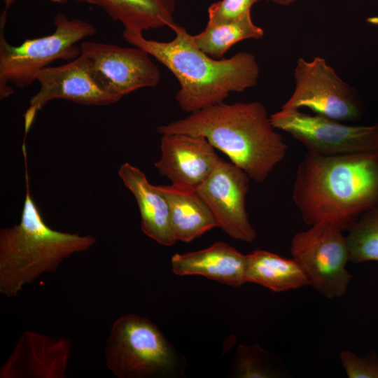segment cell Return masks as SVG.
<instances>
[{"label": "cell", "instance_id": "1", "mask_svg": "<svg viewBox=\"0 0 378 378\" xmlns=\"http://www.w3.org/2000/svg\"><path fill=\"white\" fill-rule=\"evenodd\" d=\"M292 197L307 225L328 223L348 230L378 206V153H307L298 164Z\"/></svg>", "mask_w": 378, "mask_h": 378}, {"label": "cell", "instance_id": "2", "mask_svg": "<svg viewBox=\"0 0 378 378\" xmlns=\"http://www.w3.org/2000/svg\"><path fill=\"white\" fill-rule=\"evenodd\" d=\"M173 40L147 39L143 32L125 30L124 39L146 51L176 78L180 89L176 100L181 110L192 113L224 102L231 92H242L255 86L259 66L255 57L239 52L228 59H215L195 44L192 35L176 24Z\"/></svg>", "mask_w": 378, "mask_h": 378}, {"label": "cell", "instance_id": "3", "mask_svg": "<svg viewBox=\"0 0 378 378\" xmlns=\"http://www.w3.org/2000/svg\"><path fill=\"white\" fill-rule=\"evenodd\" d=\"M260 102L215 104L157 127L160 134L202 136L254 181L264 182L288 146Z\"/></svg>", "mask_w": 378, "mask_h": 378}, {"label": "cell", "instance_id": "4", "mask_svg": "<svg viewBox=\"0 0 378 378\" xmlns=\"http://www.w3.org/2000/svg\"><path fill=\"white\" fill-rule=\"evenodd\" d=\"M25 162L26 195L18 224L0 230V293L15 298L23 287L45 273L55 272L72 255L86 251L97 242L82 235L50 227L30 192Z\"/></svg>", "mask_w": 378, "mask_h": 378}, {"label": "cell", "instance_id": "5", "mask_svg": "<svg viewBox=\"0 0 378 378\" xmlns=\"http://www.w3.org/2000/svg\"><path fill=\"white\" fill-rule=\"evenodd\" d=\"M105 360L118 378L183 375L185 357L150 320L135 314L119 316L106 339Z\"/></svg>", "mask_w": 378, "mask_h": 378}, {"label": "cell", "instance_id": "6", "mask_svg": "<svg viewBox=\"0 0 378 378\" xmlns=\"http://www.w3.org/2000/svg\"><path fill=\"white\" fill-rule=\"evenodd\" d=\"M6 11L1 18L0 98L13 92L10 85L26 87L36 80L37 74L58 59L72 60L80 55L76 43L97 33L95 27L78 18L57 13L53 20L54 31L49 35L24 40L13 46L4 35Z\"/></svg>", "mask_w": 378, "mask_h": 378}, {"label": "cell", "instance_id": "7", "mask_svg": "<svg viewBox=\"0 0 378 378\" xmlns=\"http://www.w3.org/2000/svg\"><path fill=\"white\" fill-rule=\"evenodd\" d=\"M344 230L328 223L296 233L290 253L304 273L309 286L328 298L345 295L352 275L346 265L349 253Z\"/></svg>", "mask_w": 378, "mask_h": 378}, {"label": "cell", "instance_id": "8", "mask_svg": "<svg viewBox=\"0 0 378 378\" xmlns=\"http://www.w3.org/2000/svg\"><path fill=\"white\" fill-rule=\"evenodd\" d=\"M293 78L294 90L281 108H307L316 115L340 122L356 121L363 116V104L358 93L325 58H298Z\"/></svg>", "mask_w": 378, "mask_h": 378}, {"label": "cell", "instance_id": "9", "mask_svg": "<svg viewBox=\"0 0 378 378\" xmlns=\"http://www.w3.org/2000/svg\"><path fill=\"white\" fill-rule=\"evenodd\" d=\"M270 117L275 129L291 135L311 154L333 156L378 153V123L346 125L299 109L283 108Z\"/></svg>", "mask_w": 378, "mask_h": 378}, {"label": "cell", "instance_id": "10", "mask_svg": "<svg viewBox=\"0 0 378 378\" xmlns=\"http://www.w3.org/2000/svg\"><path fill=\"white\" fill-rule=\"evenodd\" d=\"M80 54L89 64L99 86L118 101L141 88H153L160 81V71L142 49L85 41Z\"/></svg>", "mask_w": 378, "mask_h": 378}, {"label": "cell", "instance_id": "11", "mask_svg": "<svg viewBox=\"0 0 378 378\" xmlns=\"http://www.w3.org/2000/svg\"><path fill=\"white\" fill-rule=\"evenodd\" d=\"M250 179L243 169L221 159L211 175L196 189L210 209L216 227L232 238L248 243L257 237L246 209Z\"/></svg>", "mask_w": 378, "mask_h": 378}, {"label": "cell", "instance_id": "12", "mask_svg": "<svg viewBox=\"0 0 378 378\" xmlns=\"http://www.w3.org/2000/svg\"><path fill=\"white\" fill-rule=\"evenodd\" d=\"M40 88L30 99L24 117V133H28L37 113L51 100L64 99L82 105L105 106L118 102L97 83L86 58L79 55L68 63L48 66L36 76Z\"/></svg>", "mask_w": 378, "mask_h": 378}, {"label": "cell", "instance_id": "13", "mask_svg": "<svg viewBox=\"0 0 378 378\" xmlns=\"http://www.w3.org/2000/svg\"><path fill=\"white\" fill-rule=\"evenodd\" d=\"M160 158L155 163L159 174L172 185L196 190L221 160L215 148L202 136L162 134Z\"/></svg>", "mask_w": 378, "mask_h": 378}, {"label": "cell", "instance_id": "14", "mask_svg": "<svg viewBox=\"0 0 378 378\" xmlns=\"http://www.w3.org/2000/svg\"><path fill=\"white\" fill-rule=\"evenodd\" d=\"M71 342L24 331L0 369V378H64Z\"/></svg>", "mask_w": 378, "mask_h": 378}, {"label": "cell", "instance_id": "15", "mask_svg": "<svg viewBox=\"0 0 378 378\" xmlns=\"http://www.w3.org/2000/svg\"><path fill=\"white\" fill-rule=\"evenodd\" d=\"M246 255L222 241L202 250L176 253L171 259L172 272L176 275L203 276L233 287L246 283Z\"/></svg>", "mask_w": 378, "mask_h": 378}, {"label": "cell", "instance_id": "16", "mask_svg": "<svg viewBox=\"0 0 378 378\" xmlns=\"http://www.w3.org/2000/svg\"><path fill=\"white\" fill-rule=\"evenodd\" d=\"M118 173L136 199L143 232L161 245H174L177 241L171 225L169 204L158 186L150 184L140 169L128 162L123 163Z\"/></svg>", "mask_w": 378, "mask_h": 378}, {"label": "cell", "instance_id": "17", "mask_svg": "<svg viewBox=\"0 0 378 378\" xmlns=\"http://www.w3.org/2000/svg\"><path fill=\"white\" fill-rule=\"evenodd\" d=\"M158 188L168 202L176 241L190 242L216 227L210 209L196 190L172 184Z\"/></svg>", "mask_w": 378, "mask_h": 378}, {"label": "cell", "instance_id": "18", "mask_svg": "<svg viewBox=\"0 0 378 378\" xmlns=\"http://www.w3.org/2000/svg\"><path fill=\"white\" fill-rule=\"evenodd\" d=\"M246 256V282L260 285L273 292L309 286L304 273L293 258H285L265 250H255Z\"/></svg>", "mask_w": 378, "mask_h": 378}, {"label": "cell", "instance_id": "19", "mask_svg": "<svg viewBox=\"0 0 378 378\" xmlns=\"http://www.w3.org/2000/svg\"><path fill=\"white\" fill-rule=\"evenodd\" d=\"M98 6L125 30L143 32L177 24L174 0H100Z\"/></svg>", "mask_w": 378, "mask_h": 378}, {"label": "cell", "instance_id": "20", "mask_svg": "<svg viewBox=\"0 0 378 378\" xmlns=\"http://www.w3.org/2000/svg\"><path fill=\"white\" fill-rule=\"evenodd\" d=\"M264 30L255 24L251 14L232 22L222 24H208L205 29L192 35L195 44L206 55L221 59L235 43L248 38L260 39Z\"/></svg>", "mask_w": 378, "mask_h": 378}, {"label": "cell", "instance_id": "21", "mask_svg": "<svg viewBox=\"0 0 378 378\" xmlns=\"http://www.w3.org/2000/svg\"><path fill=\"white\" fill-rule=\"evenodd\" d=\"M232 374L239 378H274L288 374L279 358L258 344L237 346Z\"/></svg>", "mask_w": 378, "mask_h": 378}, {"label": "cell", "instance_id": "22", "mask_svg": "<svg viewBox=\"0 0 378 378\" xmlns=\"http://www.w3.org/2000/svg\"><path fill=\"white\" fill-rule=\"evenodd\" d=\"M349 261H378V206L363 214L346 236Z\"/></svg>", "mask_w": 378, "mask_h": 378}, {"label": "cell", "instance_id": "23", "mask_svg": "<svg viewBox=\"0 0 378 378\" xmlns=\"http://www.w3.org/2000/svg\"><path fill=\"white\" fill-rule=\"evenodd\" d=\"M261 0H220L208 9V24H222L237 20L251 13L252 6Z\"/></svg>", "mask_w": 378, "mask_h": 378}, {"label": "cell", "instance_id": "24", "mask_svg": "<svg viewBox=\"0 0 378 378\" xmlns=\"http://www.w3.org/2000/svg\"><path fill=\"white\" fill-rule=\"evenodd\" d=\"M339 356L349 378H378V356L374 352L358 356L351 351L344 350Z\"/></svg>", "mask_w": 378, "mask_h": 378}, {"label": "cell", "instance_id": "25", "mask_svg": "<svg viewBox=\"0 0 378 378\" xmlns=\"http://www.w3.org/2000/svg\"><path fill=\"white\" fill-rule=\"evenodd\" d=\"M48 1L53 3L64 4V3H66L69 0H48ZM75 1L81 2V3H86V4H92V5H95L98 6L100 0H75Z\"/></svg>", "mask_w": 378, "mask_h": 378}, {"label": "cell", "instance_id": "26", "mask_svg": "<svg viewBox=\"0 0 378 378\" xmlns=\"http://www.w3.org/2000/svg\"><path fill=\"white\" fill-rule=\"evenodd\" d=\"M265 1H271L272 3H274L276 4L281 5V6H289L292 4L293 3H294L296 0H265Z\"/></svg>", "mask_w": 378, "mask_h": 378}, {"label": "cell", "instance_id": "27", "mask_svg": "<svg viewBox=\"0 0 378 378\" xmlns=\"http://www.w3.org/2000/svg\"><path fill=\"white\" fill-rule=\"evenodd\" d=\"M5 4L6 10L13 5L17 0H2Z\"/></svg>", "mask_w": 378, "mask_h": 378}]
</instances>
